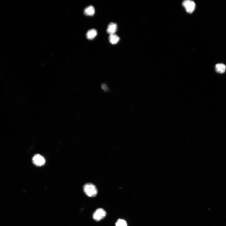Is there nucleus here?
Returning <instances> with one entry per match:
<instances>
[{
    "mask_svg": "<svg viewBox=\"0 0 226 226\" xmlns=\"http://www.w3.org/2000/svg\"><path fill=\"white\" fill-rule=\"evenodd\" d=\"M226 69V66L223 64H218L215 66L216 71L218 73L222 74L225 73Z\"/></svg>",
    "mask_w": 226,
    "mask_h": 226,
    "instance_id": "9",
    "label": "nucleus"
},
{
    "mask_svg": "<svg viewBox=\"0 0 226 226\" xmlns=\"http://www.w3.org/2000/svg\"><path fill=\"white\" fill-rule=\"evenodd\" d=\"M102 87L103 91H106L108 90V88H107L106 85L105 84H103L102 85Z\"/></svg>",
    "mask_w": 226,
    "mask_h": 226,
    "instance_id": "11",
    "label": "nucleus"
},
{
    "mask_svg": "<svg viewBox=\"0 0 226 226\" xmlns=\"http://www.w3.org/2000/svg\"><path fill=\"white\" fill-rule=\"evenodd\" d=\"M32 161L33 164L38 166H43L45 164L46 162L45 158L42 155L38 154H36L33 156Z\"/></svg>",
    "mask_w": 226,
    "mask_h": 226,
    "instance_id": "3",
    "label": "nucleus"
},
{
    "mask_svg": "<svg viewBox=\"0 0 226 226\" xmlns=\"http://www.w3.org/2000/svg\"><path fill=\"white\" fill-rule=\"evenodd\" d=\"M183 5L186 10V12L188 13L193 12L195 8V3L190 0H186L183 3Z\"/></svg>",
    "mask_w": 226,
    "mask_h": 226,
    "instance_id": "4",
    "label": "nucleus"
},
{
    "mask_svg": "<svg viewBox=\"0 0 226 226\" xmlns=\"http://www.w3.org/2000/svg\"><path fill=\"white\" fill-rule=\"evenodd\" d=\"M98 34L97 30L95 29H92L88 31L86 34L87 38L90 40L94 39Z\"/></svg>",
    "mask_w": 226,
    "mask_h": 226,
    "instance_id": "6",
    "label": "nucleus"
},
{
    "mask_svg": "<svg viewBox=\"0 0 226 226\" xmlns=\"http://www.w3.org/2000/svg\"><path fill=\"white\" fill-rule=\"evenodd\" d=\"M120 40L119 36L115 34H111L109 37V40L110 43L112 44H115L117 43Z\"/></svg>",
    "mask_w": 226,
    "mask_h": 226,
    "instance_id": "8",
    "label": "nucleus"
},
{
    "mask_svg": "<svg viewBox=\"0 0 226 226\" xmlns=\"http://www.w3.org/2000/svg\"><path fill=\"white\" fill-rule=\"evenodd\" d=\"M116 226H127L126 222L123 219L118 220L116 223Z\"/></svg>",
    "mask_w": 226,
    "mask_h": 226,
    "instance_id": "10",
    "label": "nucleus"
},
{
    "mask_svg": "<svg viewBox=\"0 0 226 226\" xmlns=\"http://www.w3.org/2000/svg\"><path fill=\"white\" fill-rule=\"evenodd\" d=\"M83 191L88 197H93L97 195L98 191L95 185L91 183H87L83 186Z\"/></svg>",
    "mask_w": 226,
    "mask_h": 226,
    "instance_id": "1",
    "label": "nucleus"
},
{
    "mask_svg": "<svg viewBox=\"0 0 226 226\" xmlns=\"http://www.w3.org/2000/svg\"><path fill=\"white\" fill-rule=\"evenodd\" d=\"M106 211L102 208H98L96 210L93 215V218L96 221H101L106 216Z\"/></svg>",
    "mask_w": 226,
    "mask_h": 226,
    "instance_id": "2",
    "label": "nucleus"
},
{
    "mask_svg": "<svg viewBox=\"0 0 226 226\" xmlns=\"http://www.w3.org/2000/svg\"><path fill=\"white\" fill-rule=\"evenodd\" d=\"M95 13V9L94 7L90 5L87 7L84 10V14L87 16H93Z\"/></svg>",
    "mask_w": 226,
    "mask_h": 226,
    "instance_id": "7",
    "label": "nucleus"
},
{
    "mask_svg": "<svg viewBox=\"0 0 226 226\" xmlns=\"http://www.w3.org/2000/svg\"><path fill=\"white\" fill-rule=\"evenodd\" d=\"M117 29V24L114 23H111L108 25L106 30L108 34L110 35L115 34Z\"/></svg>",
    "mask_w": 226,
    "mask_h": 226,
    "instance_id": "5",
    "label": "nucleus"
}]
</instances>
